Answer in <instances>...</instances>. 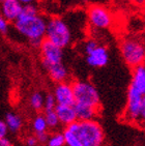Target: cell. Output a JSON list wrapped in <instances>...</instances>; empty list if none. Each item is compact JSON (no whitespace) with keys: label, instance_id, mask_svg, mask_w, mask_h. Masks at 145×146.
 Wrapping results in <instances>:
<instances>
[{"label":"cell","instance_id":"4fadbf2b","mask_svg":"<svg viewBox=\"0 0 145 146\" xmlns=\"http://www.w3.org/2000/svg\"><path fill=\"white\" fill-rule=\"evenodd\" d=\"M46 70H47L50 79L53 82H55L56 84L62 83V82H67L70 79V72L62 62L50 65L46 68Z\"/></svg>","mask_w":145,"mask_h":146},{"label":"cell","instance_id":"d4e9b609","mask_svg":"<svg viewBox=\"0 0 145 146\" xmlns=\"http://www.w3.org/2000/svg\"><path fill=\"white\" fill-rule=\"evenodd\" d=\"M9 22L5 18L2 17L0 15V33L6 34L9 32Z\"/></svg>","mask_w":145,"mask_h":146},{"label":"cell","instance_id":"ffe728a7","mask_svg":"<svg viewBox=\"0 0 145 146\" xmlns=\"http://www.w3.org/2000/svg\"><path fill=\"white\" fill-rule=\"evenodd\" d=\"M47 146H65V140L62 132H54L49 135L48 141L46 143Z\"/></svg>","mask_w":145,"mask_h":146},{"label":"cell","instance_id":"6da1fadb","mask_svg":"<svg viewBox=\"0 0 145 146\" xmlns=\"http://www.w3.org/2000/svg\"><path fill=\"white\" fill-rule=\"evenodd\" d=\"M14 25L16 30L29 40L31 47L39 49L45 39L47 19L39 14V9L33 3L23 5L22 11Z\"/></svg>","mask_w":145,"mask_h":146},{"label":"cell","instance_id":"30bf717a","mask_svg":"<svg viewBox=\"0 0 145 146\" xmlns=\"http://www.w3.org/2000/svg\"><path fill=\"white\" fill-rule=\"evenodd\" d=\"M110 55H109L108 49L103 45H98L95 49L85 55V60L86 63L89 65L90 68H104L108 64Z\"/></svg>","mask_w":145,"mask_h":146},{"label":"cell","instance_id":"8992f818","mask_svg":"<svg viewBox=\"0 0 145 146\" xmlns=\"http://www.w3.org/2000/svg\"><path fill=\"white\" fill-rule=\"evenodd\" d=\"M88 24L93 29L105 30L113 24V15L108 7L100 4H93L87 9Z\"/></svg>","mask_w":145,"mask_h":146},{"label":"cell","instance_id":"f546056e","mask_svg":"<svg viewBox=\"0 0 145 146\" xmlns=\"http://www.w3.org/2000/svg\"><path fill=\"white\" fill-rule=\"evenodd\" d=\"M126 1H128L130 3L136 6H142L145 4V0H126Z\"/></svg>","mask_w":145,"mask_h":146},{"label":"cell","instance_id":"484cf974","mask_svg":"<svg viewBox=\"0 0 145 146\" xmlns=\"http://www.w3.org/2000/svg\"><path fill=\"white\" fill-rule=\"evenodd\" d=\"M36 137V139H37V141H39V143L41 144H46L48 141V138H49V133L48 132H43V133H37V134H34Z\"/></svg>","mask_w":145,"mask_h":146},{"label":"cell","instance_id":"5bb4252c","mask_svg":"<svg viewBox=\"0 0 145 146\" xmlns=\"http://www.w3.org/2000/svg\"><path fill=\"white\" fill-rule=\"evenodd\" d=\"M130 87L134 88L143 96L145 94V63L133 68Z\"/></svg>","mask_w":145,"mask_h":146},{"label":"cell","instance_id":"3957f363","mask_svg":"<svg viewBox=\"0 0 145 146\" xmlns=\"http://www.w3.org/2000/svg\"><path fill=\"white\" fill-rule=\"evenodd\" d=\"M45 39L61 49L67 48L72 42V31L69 23L60 17L48 19Z\"/></svg>","mask_w":145,"mask_h":146},{"label":"cell","instance_id":"1f68e13d","mask_svg":"<svg viewBox=\"0 0 145 146\" xmlns=\"http://www.w3.org/2000/svg\"><path fill=\"white\" fill-rule=\"evenodd\" d=\"M2 1H3V0H0V3H1V2H2Z\"/></svg>","mask_w":145,"mask_h":146},{"label":"cell","instance_id":"603a6c76","mask_svg":"<svg viewBox=\"0 0 145 146\" xmlns=\"http://www.w3.org/2000/svg\"><path fill=\"white\" fill-rule=\"evenodd\" d=\"M98 45H100L98 42L95 40V39H93V38L86 39V40L83 42V45H82V52H83L85 55H87V54L90 53L93 49L96 48Z\"/></svg>","mask_w":145,"mask_h":146},{"label":"cell","instance_id":"cb8c5ba5","mask_svg":"<svg viewBox=\"0 0 145 146\" xmlns=\"http://www.w3.org/2000/svg\"><path fill=\"white\" fill-rule=\"evenodd\" d=\"M138 125L145 127V94L143 96L142 101H141V106H140L139 112V119H138Z\"/></svg>","mask_w":145,"mask_h":146},{"label":"cell","instance_id":"7a4b0ae2","mask_svg":"<svg viewBox=\"0 0 145 146\" xmlns=\"http://www.w3.org/2000/svg\"><path fill=\"white\" fill-rule=\"evenodd\" d=\"M83 146H103L105 143V133L96 119L80 121L77 120L69 127Z\"/></svg>","mask_w":145,"mask_h":146},{"label":"cell","instance_id":"4dcf8cb0","mask_svg":"<svg viewBox=\"0 0 145 146\" xmlns=\"http://www.w3.org/2000/svg\"><path fill=\"white\" fill-rule=\"evenodd\" d=\"M19 1L22 5H27V4H32L34 0H19Z\"/></svg>","mask_w":145,"mask_h":146},{"label":"cell","instance_id":"9a60e30c","mask_svg":"<svg viewBox=\"0 0 145 146\" xmlns=\"http://www.w3.org/2000/svg\"><path fill=\"white\" fill-rule=\"evenodd\" d=\"M74 109H75L76 115H77V119L80 121L95 119L98 114V111H100V109H98V108H93L82 104H77V103L74 104Z\"/></svg>","mask_w":145,"mask_h":146},{"label":"cell","instance_id":"f1b7e54d","mask_svg":"<svg viewBox=\"0 0 145 146\" xmlns=\"http://www.w3.org/2000/svg\"><path fill=\"white\" fill-rule=\"evenodd\" d=\"M0 146H14V144L9 138L4 137L2 139H0Z\"/></svg>","mask_w":145,"mask_h":146},{"label":"cell","instance_id":"52a82bcc","mask_svg":"<svg viewBox=\"0 0 145 146\" xmlns=\"http://www.w3.org/2000/svg\"><path fill=\"white\" fill-rule=\"evenodd\" d=\"M142 98L143 94L128 86V94H126V105L123 113V119L126 121L130 123H138Z\"/></svg>","mask_w":145,"mask_h":146},{"label":"cell","instance_id":"d6986e66","mask_svg":"<svg viewBox=\"0 0 145 146\" xmlns=\"http://www.w3.org/2000/svg\"><path fill=\"white\" fill-rule=\"evenodd\" d=\"M44 116H45L46 122H47L48 129H49L57 131L58 127L61 125V124H60V121H59L58 116H57V114H56V112H55V110L44 112Z\"/></svg>","mask_w":145,"mask_h":146},{"label":"cell","instance_id":"ba28073f","mask_svg":"<svg viewBox=\"0 0 145 146\" xmlns=\"http://www.w3.org/2000/svg\"><path fill=\"white\" fill-rule=\"evenodd\" d=\"M39 52H41V57H42V64L45 70L50 65L62 62L63 49L54 45L47 39L43 40L42 45L39 47Z\"/></svg>","mask_w":145,"mask_h":146},{"label":"cell","instance_id":"277c9868","mask_svg":"<svg viewBox=\"0 0 145 146\" xmlns=\"http://www.w3.org/2000/svg\"><path fill=\"white\" fill-rule=\"evenodd\" d=\"M120 53L130 68L145 63V42L137 37H126L120 42Z\"/></svg>","mask_w":145,"mask_h":146},{"label":"cell","instance_id":"4316f807","mask_svg":"<svg viewBox=\"0 0 145 146\" xmlns=\"http://www.w3.org/2000/svg\"><path fill=\"white\" fill-rule=\"evenodd\" d=\"M25 144L27 146H36L39 144V141L36 139L35 135H30V136H28V137H26Z\"/></svg>","mask_w":145,"mask_h":146},{"label":"cell","instance_id":"7c38bea8","mask_svg":"<svg viewBox=\"0 0 145 146\" xmlns=\"http://www.w3.org/2000/svg\"><path fill=\"white\" fill-rule=\"evenodd\" d=\"M55 112L60 121V124L64 127H69L72 123L78 120L76 115L74 106H67V105H56Z\"/></svg>","mask_w":145,"mask_h":146},{"label":"cell","instance_id":"2e32d148","mask_svg":"<svg viewBox=\"0 0 145 146\" xmlns=\"http://www.w3.org/2000/svg\"><path fill=\"white\" fill-rule=\"evenodd\" d=\"M5 123L7 125L9 131L11 133H18L23 127V120L21 116L18 115L17 113L9 112L5 116Z\"/></svg>","mask_w":145,"mask_h":146},{"label":"cell","instance_id":"e0dca14e","mask_svg":"<svg viewBox=\"0 0 145 146\" xmlns=\"http://www.w3.org/2000/svg\"><path fill=\"white\" fill-rule=\"evenodd\" d=\"M44 102H45V96L41 91H34L29 98V105L32 110L35 112L44 111Z\"/></svg>","mask_w":145,"mask_h":146},{"label":"cell","instance_id":"8fae6325","mask_svg":"<svg viewBox=\"0 0 145 146\" xmlns=\"http://www.w3.org/2000/svg\"><path fill=\"white\" fill-rule=\"evenodd\" d=\"M23 5L19 0H3L0 3V15L9 22H15L22 11Z\"/></svg>","mask_w":145,"mask_h":146},{"label":"cell","instance_id":"9c48e42d","mask_svg":"<svg viewBox=\"0 0 145 146\" xmlns=\"http://www.w3.org/2000/svg\"><path fill=\"white\" fill-rule=\"evenodd\" d=\"M57 105H67V106H74L75 104V96L72 85L70 82H62L57 83L52 92Z\"/></svg>","mask_w":145,"mask_h":146},{"label":"cell","instance_id":"5b68a950","mask_svg":"<svg viewBox=\"0 0 145 146\" xmlns=\"http://www.w3.org/2000/svg\"><path fill=\"white\" fill-rule=\"evenodd\" d=\"M72 85L74 90V96H75V103L100 109V93L91 82L85 81V80H77L72 82Z\"/></svg>","mask_w":145,"mask_h":146},{"label":"cell","instance_id":"83f0119b","mask_svg":"<svg viewBox=\"0 0 145 146\" xmlns=\"http://www.w3.org/2000/svg\"><path fill=\"white\" fill-rule=\"evenodd\" d=\"M9 133V129H7V125H6L5 121L0 120V139L6 137Z\"/></svg>","mask_w":145,"mask_h":146},{"label":"cell","instance_id":"44dd1931","mask_svg":"<svg viewBox=\"0 0 145 146\" xmlns=\"http://www.w3.org/2000/svg\"><path fill=\"white\" fill-rule=\"evenodd\" d=\"M63 136L65 140V146H83L78 137L67 127H64L63 129Z\"/></svg>","mask_w":145,"mask_h":146},{"label":"cell","instance_id":"ac0fdd59","mask_svg":"<svg viewBox=\"0 0 145 146\" xmlns=\"http://www.w3.org/2000/svg\"><path fill=\"white\" fill-rule=\"evenodd\" d=\"M31 127H32V131L34 132V134L48 132V129H48L47 122H46L45 116H44V114H42V113H39V114L32 119Z\"/></svg>","mask_w":145,"mask_h":146},{"label":"cell","instance_id":"7402d4cb","mask_svg":"<svg viewBox=\"0 0 145 146\" xmlns=\"http://www.w3.org/2000/svg\"><path fill=\"white\" fill-rule=\"evenodd\" d=\"M57 103L55 101V98L52 93H48L45 96V102H44V112L47 111H53L55 110V107Z\"/></svg>","mask_w":145,"mask_h":146}]
</instances>
